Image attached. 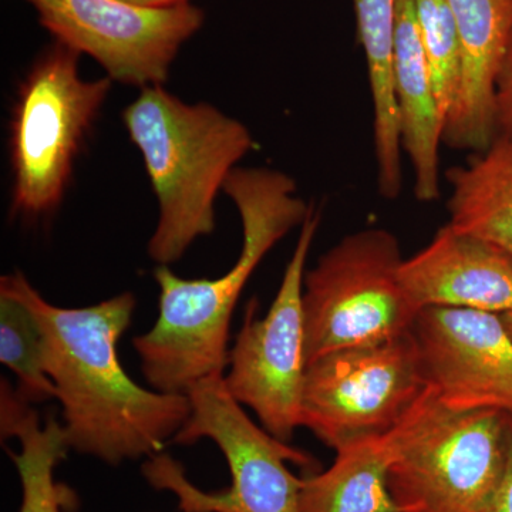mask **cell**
Instances as JSON below:
<instances>
[{
	"instance_id": "4",
	"label": "cell",
	"mask_w": 512,
	"mask_h": 512,
	"mask_svg": "<svg viewBox=\"0 0 512 512\" xmlns=\"http://www.w3.org/2000/svg\"><path fill=\"white\" fill-rule=\"evenodd\" d=\"M510 414L454 412L427 384L392 429L387 484L399 511H490L507 468Z\"/></svg>"
},
{
	"instance_id": "19",
	"label": "cell",
	"mask_w": 512,
	"mask_h": 512,
	"mask_svg": "<svg viewBox=\"0 0 512 512\" xmlns=\"http://www.w3.org/2000/svg\"><path fill=\"white\" fill-rule=\"evenodd\" d=\"M0 362L18 377L28 402L56 399V387L42 363V333L32 311L18 296L0 288Z\"/></svg>"
},
{
	"instance_id": "21",
	"label": "cell",
	"mask_w": 512,
	"mask_h": 512,
	"mask_svg": "<svg viewBox=\"0 0 512 512\" xmlns=\"http://www.w3.org/2000/svg\"><path fill=\"white\" fill-rule=\"evenodd\" d=\"M494 126L495 136L512 141V37L495 82Z\"/></svg>"
},
{
	"instance_id": "18",
	"label": "cell",
	"mask_w": 512,
	"mask_h": 512,
	"mask_svg": "<svg viewBox=\"0 0 512 512\" xmlns=\"http://www.w3.org/2000/svg\"><path fill=\"white\" fill-rule=\"evenodd\" d=\"M2 440L15 437L20 451L8 450L22 483L19 512H62L69 491L55 481V468L70 450L63 424L50 416L45 424L18 390L2 380L0 387Z\"/></svg>"
},
{
	"instance_id": "22",
	"label": "cell",
	"mask_w": 512,
	"mask_h": 512,
	"mask_svg": "<svg viewBox=\"0 0 512 512\" xmlns=\"http://www.w3.org/2000/svg\"><path fill=\"white\" fill-rule=\"evenodd\" d=\"M488 512H512V414L508 426V460L503 483Z\"/></svg>"
},
{
	"instance_id": "7",
	"label": "cell",
	"mask_w": 512,
	"mask_h": 512,
	"mask_svg": "<svg viewBox=\"0 0 512 512\" xmlns=\"http://www.w3.org/2000/svg\"><path fill=\"white\" fill-rule=\"evenodd\" d=\"M404 259L392 232L350 234L303 278L306 367L338 350L379 345L412 332L417 311L400 281Z\"/></svg>"
},
{
	"instance_id": "3",
	"label": "cell",
	"mask_w": 512,
	"mask_h": 512,
	"mask_svg": "<svg viewBox=\"0 0 512 512\" xmlns=\"http://www.w3.org/2000/svg\"><path fill=\"white\" fill-rule=\"evenodd\" d=\"M123 120L160 205L148 254L168 265L214 231L215 198L254 140L241 121L211 104L184 103L163 86L144 87Z\"/></svg>"
},
{
	"instance_id": "11",
	"label": "cell",
	"mask_w": 512,
	"mask_h": 512,
	"mask_svg": "<svg viewBox=\"0 0 512 512\" xmlns=\"http://www.w3.org/2000/svg\"><path fill=\"white\" fill-rule=\"evenodd\" d=\"M424 379L454 412L512 414V336L501 315L424 308L412 329Z\"/></svg>"
},
{
	"instance_id": "24",
	"label": "cell",
	"mask_w": 512,
	"mask_h": 512,
	"mask_svg": "<svg viewBox=\"0 0 512 512\" xmlns=\"http://www.w3.org/2000/svg\"><path fill=\"white\" fill-rule=\"evenodd\" d=\"M501 318H503L504 320L505 328L508 329V332H510V335L512 336V311L503 313V315H501Z\"/></svg>"
},
{
	"instance_id": "23",
	"label": "cell",
	"mask_w": 512,
	"mask_h": 512,
	"mask_svg": "<svg viewBox=\"0 0 512 512\" xmlns=\"http://www.w3.org/2000/svg\"><path fill=\"white\" fill-rule=\"evenodd\" d=\"M119 2L136 6V8L163 10L187 5V3H190V0H119Z\"/></svg>"
},
{
	"instance_id": "10",
	"label": "cell",
	"mask_w": 512,
	"mask_h": 512,
	"mask_svg": "<svg viewBox=\"0 0 512 512\" xmlns=\"http://www.w3.org/2000/svg\"><path fill=\"white\" fill-rule=\"evenodd\" d=\"M55 40L92 56L111 80L163 86L181 46L204 23L197 6L153 10L119 0H28Z\"/></svg>"
},
{
	"instance_id": "13",
	"label": "cell",
	"mask_w": 512,
	"mask_h": 512,
	"mask_svg": "<svg viewBox=\"0 0 512 512\" xmlns=\"http://www.w3.org/2000/svg\"><path fill=\"white\" fill-rule=\"evenodd\" d=\"M461 50L460 89L444 127L443 143L484 151L493 143L495 82L512 37V0H447Z\"/></svg>"
},
{
	"instance_id": "8",
	"label": "cell",
	"mask_w": 512,
	"mask_h": 512,
	"mask_svg": "<svg viewBox=\"0 0 512 512\" xmlns=\"http://www.w3.org/2000/svg\"><path fill=\"white\" fill-rule=\"evenodd\" d=\"M426 386L412 332L338 350L306 367L302 427L336 451L394 429Z\"/></svg>"
},
{
	"instance_id": "17",
	"label": "cell",
	"mask_w": 512,
	"mask_h": 512,
	"mask_svg": "<svg viewBox=\"0 0 512 512\" xmlns=\"http://www.w3.org/2000/svg\"><path fill=\"white\" fill-rule=\"evenodd\" d=\"M392 458V430L340 447L328 470L302 478V512H400L387 484Z\"/></svg>"
},
{
	"instance_id": "6",
	"label": "cell",
	"mask_w": 512,
	"mask_h": 512,
	"mask_svg": "<svg viewBox=\"0 0 512 512\" xmlns=\"http://www.w3.org/2000/svg\"><path fill=\"white\" fill-rule=\"evenodd\" d=\"M82 53L55 40L20 84L10 123L13 210L25 217L55 211L74 160L111 89L110 77L83 80Z\"/></svg>"
},
{
	"instance_id": "1",
	"label": "cell",
	"mask_w": 512,
	"mask_h": 512,
	"mask_svg": "<svg viewBox=\"0 0 512 512\" xmlns=\"http://www.w3.org/2000/svg\"><path fill=\"white\" fill-rule=\"evenodd\" d=\"M0 288L18 296L39 323L43 369L55 384L70 448L119 466L154 456L174 439L190 417V397L141 387L117 353L136 309L133 293L87 308H60L22 272L2 276Z\"/></svg>"
},
{
	"instance_id": "12",
	"label": "cell",
	"mask_w": 512,
	"mask_h": 512,
	"mask_svg": "<svg viewBox=\"0 0 512 512\" xmlns=\"http://www.w3.org/2000/svg\"><path fill=\"white\" fill-rule=\"evenodd\" d=\"M400 281L417 311L464 308L512 311V259L450 224L400 266Z\"/></svg>"
},
{
	"instance_id": "5",
	"label": "cell",
	"mask_w": 512,
	"mask_h": 512,
	"mask_svg": "<svg viewBox=\"0 0 512 512\" xmlns=\"http://www.w3.org/2000/svg\"><path fill=\"white\" fill-rule=\"evenodd\" d=\"M187 394L191 414L173 441L181 446L214 441L227 460L231 487L200 490L168 454H154L144 464L151 487L174 494L181 512H302V478L288 463L311 470L313 458L255 424L229 393L224 375L201 380Z\"/></svg>"
},
{
	"instance_id": "20",
	"label": "cell",
	"mask_w": 512,
	"mask_h": 512,
	"mask_svg": "<svg viewBox=\"0 0 512 512\" xmlns=\"http://www.w3.org/2000/svg\"><path fill=\"white\" fill-rule=\"evenodd\" d=\"M421 45L429 64L444 127L460 89L463 50L447 0H414Z\"/></svg>"
},
{
	"instance_id": "16",
	"label": "cell",
	"mask_w": 512,
	"mask_h": 512,
	"mask_svg": "<svg viewBox=\"0 0 512 512\" xmlns=\"http://www.w3.org/2000/svg\"><path fill=\"white\" fill-rule=\"evenodd\" d=\"M451 227L501 249L512 259V141L493 143L447 170Z\"/></svg>"
},
{
	"instance_id": "14",
	"label": "cell",
	"mask_w": 512,
	"mask_h": 512,
	"mask_svg": "<svg viewBox=\"0 0 512 512\" xmlns=\"http://www.w3.org/2000/svg\"><path fill=\"white\" fill-rule=\"evenodd\" d=\"M393 76L400 143L413 167L414 195L421 202L436 201L440 197L444 121L421 45L414 0H397Z\"/></svg>"
},
{
	"instance_id": "9",
	"label": "cell",
	"mask_w": 512,
	"mask_h": 512,
	"mask_svg": "<svg viewBox=\"0 0 512 512\" xmlns=\"http://www.w3.org/2000/svg\"><path fill=\"white\" fill-rule=\"evenodd\" d=\"M319 224L320 214L312 207L268 315L258 318L251 303L229 352L225 376L229 393L254 410L262 427L282 441L291 440L302 427L306 373L303 278Z\"/></svg>"
},
{
	"instance_id": "2",
	"label": "cell",
	"mask_w": 512,
	"mask_h": 512,
	"mask_svg": "<svg viewBox=\"0 0 512 512\" xmlns=\"http://www.w3.org/2000/svg\"><path fill=\"white\" fill-rule=\"evenodd\" d=\"M224 192L238 208L244 232L235 265L215 279H183L167 265L154 271L160 313L153 329L133 345L141 372L158 392L187 394L201 380L224 375L239 296L265 255L302 225L312 208L296 197L289 175L269 168H235Z\"/></svg>"
},
{
	"instance_id": "15",
	"label": "cell",
	"mask_w": 512,
	"mask_h": 512,
	"mask_svg": "<svg viewBox=\"0 0 512 512\" xmlns=\"http://www.w3.org/2000/svg\"><path fill=\"white\" fill-rule=\"evenodd\" d=\"M353 6L372 94L377 185L382 197L394 200L402 191L403 181L399 111L393 76L397 0H353Z\"/></svg>"
}]
</instances>
